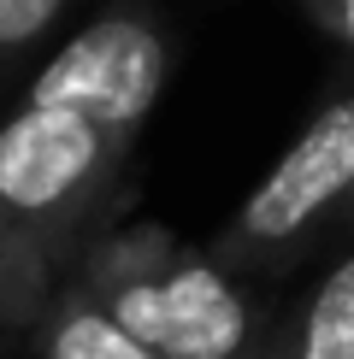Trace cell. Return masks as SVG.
Here are the masks:
<instances>
[{"label":"cell","mask_w":354,"mask_h":359,"mask_svg":"<svg viewBox=\"0 0 354 359\" xmlns=\"http://www.w3.org/2000/svg\"><path fill=\"white\" fill-rule=\"evenodd\" d=\"M65 0H0V59H18L53 29Z\"/></svg>","instance_id":"6"},{"label":"cell","mask_w":354,"mask_h":359,"mask_svg":"<svg viewBox=\"0 0 354 359\" xmlns=\"http://www.w3.org/2000/svg\"><path fill=\"white\" fill-rule=\"evenodd\" d=\"M354 183V100L324 107L313 124L301 130V142L272 165V177L254 189V201L242 206V236L254 242H284L295 236L324 201L348 194Z\"/></svg>","instance_id":"3"},{"label":"cell","mask_w":354,"mask_h":359,"mask_svg":"<svg viewBox=\"0 0 354 359\" xmlns=\"http://www.w3.org/2000/svg\"><path fill=\"white\" fill-rule=\"evenodd\" d=\"M48 359H154L142 341H130L95 301H59L48 318Z\"/></svg>","instance_id":"4"},{"label":"cell","mask_w":354,"mask_h":359,"mask_svg":"<svg viewBox=\"0 0 354 359\" xmlns=\"http://www.w3.org/2000/svg\"><path fill=\"white\" fill-rule=\"evenodd\" d=\"M348 201H354V183H348Z\"/></svg>","instance_id":"8"},{"label":"cell","mask_w":354,"mask_h":359,"mask_svg":"<svg viewBox=\"0 0 354 359\" xmlns=\"http://www.w3.org/2000/svg\"><path fill=\"white\" fill-rule=\"evenodd\" d=\"M343 29H348V41H354V0H343Z\"/></svg>","instance_id":"7"},{"label":"cell","mask_w":354,"mask_h":359,"mask_svg":"<svg viewBox=\"0 0 354 359\" xmlns=\"http://www.w3.org/2000/svg\"><path fill=\"white\" fill-rule=\"evenodd\" d=\"M301 359H354V259L324 277L313 312H307Z\"/></svg>","instance_id":"5"},{"label":"cell","mask_w":354,"mask_h":359,"mask_svg":"<svg viewBox=\"0 0 354 359\" xmlns=\"http://www.w3.org/2000/svg\"><path fill=\"white\" fill-rule=\"evenodd\" d=\"M166 83L154 24L112 12L59 48L0 118V324L48 301L71 224Z\"/></svg>","instance_id":"1"},{"label":"cell","mask_w":354,"mask_h":359,"mask_svg":"<svg viewBox=\"0 0 354 359\" xmlns=\"http://www.w3.org/2000/svg\"><path fill=\"white\" fill-rule=\"evenodd\" d=\"M95 306L154 359H236L248 336V312L236 289L206 265L118 277Z\"/></svg>","instance_id":"2"}]
</instances>
